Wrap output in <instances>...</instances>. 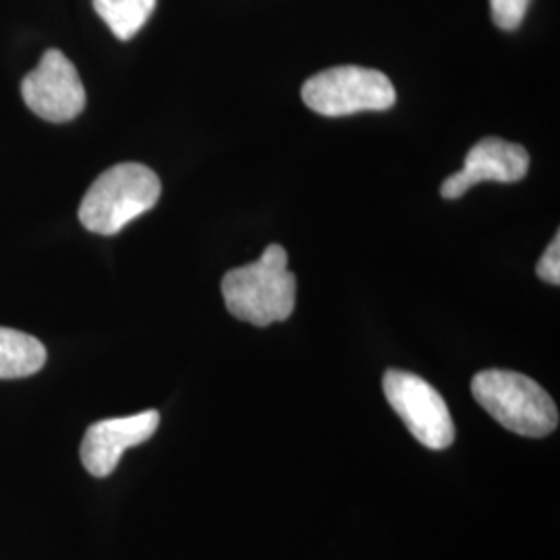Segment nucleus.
Returning <instances> with one entry per match:
<instances>
[{"mask_svg":"<svg viewBox=\"0 0 560 560\" xmlns=\"http://www.w3.org/2000/svg\"><path fill=\"white\" fill-rule=\"evenodd\" d=\"M156 0H94V9L119 40H131L154 13Z\"/></svg>","mask_w":560,"mask_h":560,"instance_id":"10","label":"nucleus"},{"mask_svg":"<svg viewBox=\"0 0 560 560\" xmlns=\"http://www.w3.org/2000/svg\"><path fill=\"white\" fill-rule=\"evenodd\" d=\"M301 98L318 115L347 117L388 110L397 102V92L381 71L345 65L312 75L301 88Z\"/></svg>","mask_w":560,"mask_h":560,"instance_id":"4","label":"nucleus"},{"mask_svg":"<svg viewBox=\"0 0 560 560\" xmlns=\"http://www.w3.org/2000/svg\"><path fill=\"white\" fill-rule=\"evenodd\" d=\"M536 275L548 284H560V235L557 233L552 243L546 247L544 256L538 261Z\"/></svg>","mask_w":560,"mask_h":560,"instance_id":"12","label":"nucleus"},{"mask_svg":"<svg viewBox=\"0 0 560 560\" xmlns=\"http://www.w3.org/2000/svg\"><path fill=\"white\" fill-rule=\"evenodd\" d=\"M529 171V154L523 145L501 138H483L465 156V166L442 183V198L457 200L483 180L517 183Z\"/></svg>","mask_w":560,"mask_h":560,"instance_id":"8","label":"nucleus"},{"mask_svg":"<svg viewBox=\"0 0 560 560\" xmlns=\"http://www.w3.org/2000/svg\"><path fill=\"white\" fill-rule=\"evenodd\" d=\"M284 247L268 245L254 264L233 268L222 279L226 310L237 320L270 326L291 318L298 300V279L287 268Z\"/></svg>","mask_w":560,"mask_h":560,"instance_id":"1","label":"nucleus"},{"mask_svg":"<svg viewBox=\"0 0 560 560\" xmlns=\"http://www.w3.org/2000/svg\"><path fill=\"white\" fill-rule=\"evenodd\" d=\"M159 175L140 162H122L92 183L80 206V221L98 235H117L125 224L161 200Z\"/></svg>","mask_w":560,"mask_h":560,"instance_id":"2","label":"nucleus"},{"mask_svg":"<svg viewBox=\"0 0 560 560\" xmlns=\"http://www.w3.org/2000/svg\"><path fill=\"white\" fill-rule=\"evenodd\" d=\"M471 393L502 428L520 436L544 439L559 425V409L552 397L520 372L483 370L474 376Z\"/></svg>","mask_w":560,"mask_h":560,"instance_id":"3","label":"nucleus"},{"mask_svg":"<svg viewBox=\"0 0 560 560\" xmlns=\"http://www.w3.org/2000/svg\"><path fill=\"white\" fill-rule=\"evenodd\" d=\"M384 397L397 411L413 439L434 451L448 448L455 441V423L441 393L420 376L402 370H388L382 378Z\"/></svg>","mask_w":560,"mask_h":560,"instance_id":"5","label":"nucleus"},{"mask_svg":"<svg viewBox=\"0 0 560 560\" xmlns=\"http://www.w3.org/2000/svg\"><path fill=\"white\" fill-rule=\"evenodd\" d=\"M21 96L40 119L67 122L85 108V88L75 65L60 50H46L40 65L25 75Z\"/></svg>","mask_w":560,"mask_h":560,"instance_id":"6","label":"nucleus"},{"mask_svg":"<svg viewBox=\"0 0 560 560\" xmlns=\"http://www.w3.org/2000/svg\"><path fill=\"white\" fill-rule=\"evenodd\" d=\"M46 347L32 335L0 326V381L25 378L40 372Z\"/></svg>","mask_w":560,"mask_h":560,"instance_id":"9","label":"nucleus"},{"mask_svg":"<svg viewBox=\"0 0 560 560\" xmlns=\"http://www.w3.org/2000/svg\"><path fill=\"white\" fill-rule=\"evenodd\" d=\"M159 411H141L129 418L92 423L81 441V463L94 478L110 476L127 448L152 439L159 430Z\"/></svg>","mask_w":560,"mask_h":560,"instance_id":"7","label":"nucleus"},{"mask_svg":"<svg viewBox=\"0 0 560 560\" xmlns=\"http://www.w3.org/2000/svg\"><path fill=\"white\" fill-rule=\"evenodd\" d=\"M532 0H490L492 20L501 30H517L525 18Z\"/></svg>","mask_w":560,"mask_h":560,"instance_id":"11","label":"nucleus"}]
</instances>
